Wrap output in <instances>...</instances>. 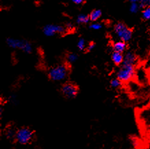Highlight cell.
I'll list each match as a JSON object with an SVG mask.
<instances>
[{"instance_id": "obj_15", "label": "cell", "mask_w": 150, "mask_h": 149, "mask_svg": "<svg viewBox=\"0 0 150 149\" xmlns=\"http://www.w3.org/2000/svg\"><path fill=\"white\" fill-rule=\"evenodd\" d=\"M123 83L121 80H119L118 78H115L111 80V81H110V87H111L112 88L118 89V88H120V87L122 86Z\"/></svg>"}, {"instance_id": "obj_4", "label": "cell", "mask_w": 150, "mask_h": 149, "mask_svg": "<svg viewBox=\"0 0 150 149\" xmlns=\"http://www.w3.org/2000/svg\"><path fill=\"white\" fill-rule=\"evenodd\" d=\"M34 138V132L28 127H22L17 130L15 140L21 145H27L32 142Z\"/></svg>"}, {"instance_id": "obj_22", "label": "cell", "mask_w": 150, "mask_h": 149, "mask_svg": "<svg viewBox=\"0 0 150 149\" xmlns=\"http://www.w3.org/2000/svg\"><path fill=\"white\" fill-rule=\"evenodd\" d=\"M10 100L13 104H16L17 100V96L16 95H11V98H10Z\"/></svg>"}, {"instance_id": "obj_6", "label": "cell", "mask_w": 150, "mask_h": 149, "mask_svg": "<svg viewBox=\"0 0 150 149\" xmlns=\"http://www.w3.org/2000/svg\"><path fill=\"white\" fill-rule=\"evenodd\" d=\"M61 93L68 99H72L77 96L78 94V87L77 85L71 82H66L61 86Z\"/></svg>"}, {"instance_id": "obj_25", "label": "cell", "mask_w": 150, "mask_h": 149, "mask_svg": "<svg viewBox=\"0 0 150 149\" xmlns=\"http://www.w3.org/2000/svg\"><path fill=\"white\" fill-rule=\"evenodd\" d=\"M129 2L133 3V2H139L140 0H128Z\"/></svg>"}, {"instance_id": "obj_7", "label": "cell", "mask_w": 150, "mask_h": 149, "mask_svg": "<svg viewBox=\"0 0 150 149\" xmlns=\"http://www.w3.org/2000/svg\"><path fill=\"white\" fill-rule=\"evenodd\" d=\"M43 34L47 37H54L56 35L65 34L66 32V27L57 24H47L42 29Z\"/></svg>"}, {"instance_id": "obj_9", "label": "cell", "mask_w": 150, "mask_h": 149, "mask_svg": "<svg viewBox=\"0 0 150 149\" xmlns=\"http://www.w3.org/2000/svg\"><path fill=\"white\" fill-rule=\"evenodd\" d=\"M111 59L114 64L120 66L123 62L124 54H123L122 52L113 51L111 54Z\"/></svg>"}, {"instance_id": "obj_19", "label": "cell", "mask_w": 150, "mask_h": 149, "mask_svg": "<svg viewBox=\"0 0 150 149\" xmlns=\"http://www.w3.org/2000/svg\"><path fill=\"white\" fill-rule=\"evenodd\" d=\"M90 28L93 30H99L102 28V25L100 23L96 22V23H93L90 25Z\"/></svg>"}, {"instance_id": "obj_21", "label": "cell", "mask_w": 150, "mask_h": 149, "mask_svg": "<svg viewBox=\"0 0 150 149\" xmlns=\"http://www.w3.org/2000/svg\"><path fill=\"white\" fill-rule=\"evenodd\" d=\"M95 48V44L94 43H91L86 46V51L87 52H91V51L93 50Z\"/></svg>"}, {"instance_id": "obj_17", "label": "cell", "mask_w": 150, "mask_h": 149, "mask_svg": "<svg viewBox=\"0 0 150 149\" xmlns=\"http://www.w3.org/2000/svg\"><path fill=\"white\" fill-rule=\"evenodd\" d=\"M142 17L145 20L150 19V6H146V7L143 8Z\"/></svg>"}, {"instance_id": "obj_24", "label": "cell", "mask_w": 150, "mask_h": 149, "mask_svg": "<svg viewBox=\"0 0 150 149\" xmlns=\"http://www.w3.org/2000/svg\"><path fill=\"white\" fill-rule=\"evenodd\" d=\"M66 28L68 29V30H71V29L73 28V25L71 24V23H66Z\"/></svg>"}, {"instance_id": "obj_20", "label": "cell", "mask_w": 150, "mask_h": 149, "mask_svg": "<svg viewBox=\"0 0 150 149\" xmlns=\"http://www.w3.org/2000/svg\"><path fill=\"white\" fill-rule=\"evenodd\" d=\"M139 4L141 8H145L146 6H150V0H140Z\"/></svg>"}, {"instance_id": "obj_12", "label": "cell", "mask_w": 150, "mask_h": 149, "mask_svg": "<svg viewBox=\"0 0 150 149\" xmlns=\"http://www.w3.org/2000/svg\"><path fill=\"white\" fill-rule=\"evenodd\" d=\"M90 17L89 15H85V14H81L78 15L77 17V23L78 24H86L89 22Z\"/></svg>"}, {"instance_id": "obj_11", "label": "cell", "mask_w": 150, "mask_h": 149, "mask_svg": "<svg viewBox=\"0 0 150 149\" xmlns=\"http://www.w3.org/2000/svg\"><path fill=\"white\" fill-rule=\"evenodd\" d=\"M102 16V11L99 9L93 10V11L90 13L89 17L90 20L92 21H96L101 17Z\"/></svg>"}, {"instance_id": "obj_5", "label": "cell", "mask_w": 150, "mask_h": 149, "mask_svg": "<svg viewBox=\"0 0 150 149\" xmlns=\"http://www.w3.org/2000/svg\"><path fill=\"white\" fill-rule=\"evenodd\" d=\"M114 32L119 40L123 41L125 42L130 41L132 37V30L121 22H119L115 25Z\"/></svg>"}, {"instance_id": "obj_18", "label": "cell", "mask_w": 150, "mask_h": 149, "mask_svg": "<svg viewBox=\"0 0 150 149\" xmlns=\"http://www.w3.org/2000/svg\"><path fill=\"white\" fill-rule=\"evenodd\" d=\"M77 47L79 50L80 51H84L85 49L86 48V41L84 39L80 38L78 40V41L77 43Z\"/></svg>"}, {"instance_id": "obj_16", "label": "cell", "mask_w": 150, "mask_h": 149, "mask_svg": "<svg viewBox=\"0 0 150 149\" xmlns=\"http://www.w3.org/2000/svg\"><path fill=\"white\" fill-rule=\"evenodd\" d=\"M141 8L140 6L139 2H133L131 3L130 6H129V11L131 13H136L139 11V8Z\"/></svg>"}, {"instance_id": "obj_1", "label": "cell", "mask_w": 150, "mask_h": 149, "mask_svg": "<svg viewBox=\"0 0 150 149\" xmlns=\"http://www.w3.org/2000/svg\"><path fill=\"white\" fill-rule=\"evenodd\" d=\"M69 73V68L65 64L56 65L48 70V77L54 82H62L66 79Z\"/></svg>"}, {"instance_id": "obj_23", "label": "cell", "mask_w": 150, "mask_h": 149, "mask_svg": "<svg viewBox=\"0 0 150 149\" xmlns=\"http://www.w3.org/2000/svg\"><path fill=\"white\" fill-rule=\"evenodd\" d=\"M74 4H77V5H80L82 4L83 2H84V0H71Z\"/></svg>"}, {"instance_id": "obj_10", "label": "cell", "mask_w": 150, "mask_h": 149, "mask_svg": "<svg viewBox=\"0 0 150 149\" xmlns=\"http://www.w3.org/2000/svg\"><path fill=\"white\" fill-rule=\"evenodd\" d=\"M126 49H127V44H126V42L123 41L119 40L112 44V50L113 51L123 53L126 52Z\"/></svg>"}, {"instance_id": "obj_3", "label": "cell", "mask_w": 150, "mask_h": 149, "mask_svg": "<svg viewBox=\"0 0 150 149\" xmlns=\"http://www.w3.org/2000/svg\"><path fill=\"white\" fill-rule=\"evenodd\" d=\"M135 65L123 63L117 71V78L123 83H127L135 76Z\"/></svg>"}, {"instance_id": "obj_8", "label": "cell", "mask_w": 150, "mask_h": 149, "mask_svg": "<svg viewBox=\"0 0 150 149\" xmlns=\"http://www.w3.org/2000/svg\"><path fill=\"white\" fill-rule=\"evenodd\" d=\"M123 63L136 65L137 63V57L132 51H126L124 54Z\"/></svg>"}, {"instance_id": "obj_2", "label": "cell", "mask_w": 150, "mask_h": 149, "mask_svg": "<svg viewBox=\"0 0 150 149\" xmlns=\"http://www.w3.org/2000/svg\"><path fill=\"white\" fill-rule=\"evenodd\" d=\"M6 44L8 47L14 49H19L25 54H31L33 51V47L30 42L23 39L8 38Z\"/></svg>"}, {"instance_id": "obj_13", "label": "cell", "mask_w": 150, "mask_h": 149, "mask_svg": "<svg viewBox=\"0 0 150 149\" xmlns=\"http://www.w3.org/2000/svg\"><path fill=\"white\" fill-rule=\"evenodd\" d=\"M66 59L68 63H69V64H73V63H75L78 60V55L76 53L74 52L69 53V54L66 55Z\"/></svg>"}, {"instance_id": "obj_14", "label": "cell", "mask_w": 150, "mask_h": 149, "mask_svg": "<svg viewBox=\"0 0 150 149\" xmlns=\"http://www.w3.org/2000/svg\"><path fill=\"white\" fill-rule=\"evenodd\" d=\"M17 130H15L13 127H8L7 129L5 131V135H6V138L8 139H15V135H16Z\"/></svg>"}]
</instances>
